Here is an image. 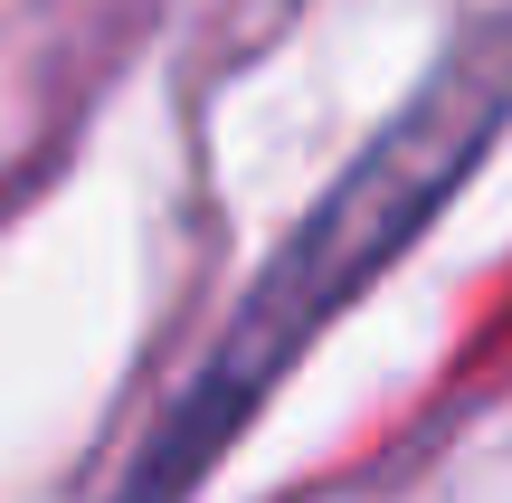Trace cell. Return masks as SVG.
Segmentation results:
<instances>
[{
  "label": "cell",
  "instance_id": "obj_1",
  "mask_svg": "<svg viewBox=\"0 0 512 503\" xmlns=\"http://www.w3.org/2000/svg\"><path fill=\"white\" fill-rule=\"evenodd\" d=\"M503 124H512V19H484V29H465L456 57L380 124V143L313 200V219L285 238V257L247 285V304L228 314L219 352L171 399V418L152 428V447L133 456V475H124L114 503H181L200 485L228 456V437L256 418V399L285 380V361L456 200V181L484 162V143H494Z\"/></svg>",
  "mask_w": 512,
  "mask_h": 503
}]
</instances>
